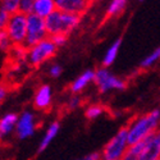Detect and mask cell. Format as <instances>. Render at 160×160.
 <instances>
[{
	"mask_svg": "<svg viewBox=\"0 0 160 160\" xmlns=\"http://www.w3.org/2000/svg\"><path fill=\"white\" fill-rule=\"evenodd\" d=\"M126 128L128 132L129 145L143 141L160 129V109L156 108L133 118L126 126Z\"/></svg>",
	"mask_w": 160,
	"mask_h": 160,
	"instance_id": "1",
	"label": "cell"
},
{
	"mask_svg": "<svg viewBox=\"0 0 160 160\" xmlns=\"http://www.w3.org/2000/svg\"><path fill=\"white\" fill-rule=\"evenodd\" d=\"M127 155L136 160H160V129L143 141L131 145Z\"/></svg>",
	"mask_w": 160,
	"mask_h": 160,
	"instance_id": "2",
	"label": "cell"
},
{
	"mask_svg": "<svg viewBox=\"0 0 160 160\" xmlns=\"http://www.w3.org/2000/svg\"><path fill=\"white\" fill-rule=\"evenodd\" d=\"M129 146L128 132L124 126L105 143L102 150L100 151L101 158L105 160H123L128 154Z\"/></svg>",
	"mask_w": 160,
	"mask_h": 160,
	"instance_id": "3",
	"label": "cell"
},
{
	"mask_svg": "<svg viewBox=\"0 0 160 160\" xmlns=\"http://www.w3.org/2000/svg\"><path fill=\"white\" fill-rule=\"evenodd\" d=\"M58 46L54 44V41L51 40V37H46L42 41H40L38 44L31 46L27 49V57H26V62H27L31 67L36 68V67L42 65L44 63L49 62L51 58H54Z\"/></svg>",
	"mask_w": 160,
	"mask_h": 160,
	"instance_id": "4",
	"label": "cell"
},
{
	"mask_svg": "<svg viewBox=\"0 0 160 160\" xmlns=\"http://www.w3.org/2000/svg\"><path fill=\"white\" fill-rule=\"evenodd\" d=\"M27 17L28 14H24L22 12L13 13L10 14L5 28H3L14 46H24L27 38Z\"/></svg>",
	"mask_w": 160,
	"mask_h": 160,
	"instance_id": "5",
	"label": "cell"
},
{
	"mask_svg": "<svg viewBox=\"0 0 160 160\" xmlns=\"http://www.w3.org/2000/svg\"><path fill=\"white\" fill-rule=\"evenodd\" d=\"M94 83L100 94H108L110 91H123L127 87L124 79L117 77L108 67H100L95 71Z\"/></svg>",
	"mask_w": 160,
	"mask_h": 160,
	"instance_id": "6",
	"label": "cell"
},
{
	"mask_svg": "<svg viewBox=\"0 0 160 160\" xmlns=\"http://www.w3.org/2000/svg\"><path fill=\"white\" fill-rule=\"evenodd\" d=\"M46 37H49V35L46 30L45 19L38 17L37 14L30 13L27 17V38H26L24 46L28 49L45 40Z\"/></svg>",
	"mask_w": 160,
	"mask_h": 160,
	"instance_id": "7",
	"label": "cell"
},
{
	"mask_svg": "<svg viewBox=\"0 0 160 160\" xmlns=\"http://www.w3.org/2000/svg\"><path fill=\"white\" fill-rule=\"evenodd\" d=\"M37 126H38L37 115L31 110H24L19 114L14 135L19 140H27L36 133Z\"/></svg>",
	"mask_w": 160,
	"mask_h": 160,
	"instance_id": "8",
	"label": "cell"
},
{
	"mask_svg": "<svg viewBox=\"0 0 160 160\" xmlns=\"http://www.w3.org/2000/svg\"><path fill=\"white\" fill-rule=\"evenodd\" d=\"M33 108L38 112H48L52 104V88L48 83L40 85L33 94Z\"/></svg>",
	"mask_w": 160,
	"mask_h": 160,
	"instance_id": "9",
	"label": "cell"
},
{
	"mask_svg": "<svg viewBox=\"0 0 160 160\" xmlns=\"http://www.w3.org/2000/svg\"><path fill=\"white\" fill-rule=\"evenodd\" d=\"M92 0H55L57 10L68 14L82 16L88 10Z\"/></svg>",
	"mask_w": 160,
	"mask_h": 160,
	"instance_id": "10",
	"label": "cell"
},
{
	"mask_svg": "<svg viewBox=\"0 0 160 160\" xmlns=\"http://www.w3.org/2000/svg\"><path fill=\"white\" fill-rule=\"evenodd\" d=\"M45 23H46V30H48L49 37H52L55 35H67L63 12L55 10L52 14H50L48 18H45Z\"/></svg>",
	"mask_w": 160,
	"mask_h": 160,
	"instance_id": "11",
	"label": "cell"
},
{
	"mask_svg": "<svg viewBox=\"0 0 160 160\" xmlns=\"http://www.w3.org/2000/svg\"><path fill=\"white\" fill-rule=\"evenodd\" d=\"M95 82V71L92 69H87L85 72H82L74 81L71 83L69 86V91L72 95H79L82 91H85L90 83Z\"/></svg>",
	"mask_w": 160,
	"mask_h": 160,
	"instance_id": "12",
	"label": "cell"
},
{
	"mask_svg": "<svg viewBox=\"0 0 160 160\" xmlns=\"http://www.w3.org/2000/svg\"><path fill=\"white\" fill-rule=\"evenodd\" d=\"M18 118L19 114L14 112H8L3 114L2 119H0V135H2V137H8L12 133H16Z\"/></svg>",
	"mask_w": 160,
	"mask_h": 160,
	"instance_id": "13",
	"label": "cell"
},
{
	"mask_svg": "<svg viewBox=\"0 0 160 160\" xmlns=\"http://www.w3.org/2000/svg\"><path fill=\"white\" fill-rule=\"evenodd\" d=\"M60 131V122L59 121H52L51 123H49L48 128L45 129L44 135L40 140L38 143V151H44L49 148V145L55 140V137L58 136V133Z\"/></svg>",
	"mask_w": 160,
	"mask_h": 160,
	"instance_id": "14",
	"label": "cell"
},
{
	"mask_svg": "<svg viewBox=\"0 0 160 160\" xmlns=\"http://www.w3.org/2000/svg\"><path fill=\"white\" fill-rule=\"evenodd\" d=\"M55 10H57L55 0H36L33 9H32V13L45 19L50 14H52Z\"/></svg>",
	"mask_w": 160,
	"mask_h": 160,
	"instance_id": "15",
	"label": "cell"
},
{
	"mask_svg": "<svg viewBox=\"0 0 160 160\" xmlns=\"http://www.w3.org/2000/svg\"><path fill=\"white\" fill-rule=\"evenodd\" d=\"M121 45H122V38H117L115 41H113L110 44V46L106 49L105 54L102 57V67H109L115 62L118 54H119V49H121Z\"/></svg>",
	"mask_w": 160,
	"mask_h": 160,
	"instance_id": "16",
	"label": "cell"
},
{
	"mask_svg": "<svg viewBox=\"0 0 160 160\" xmlns=\"http://www.w3.org/2000/svg\"><path fill=\"white\" fill-rule=\"evenodd\" d=\"M106 113V108L101 104H90L85 109V117L88 121H96Z\"/></svg>",
	"mask_w": 160,
	"mask_h": 160,
	"instance_id": "17",
	"label": "cell"
},
{
	"mask_svg": "<svg viewBox=\"0 0 160 160\" xmlns=\"http://www.w3.org/2000/svg\"><path fill=\"white\" fill-rule=\"evenodd\" d=\"M160 60V48H156L155 50H152L149 55H146L141 63H140V68L141 69H149L151 67H154L158 62Z\"/></svg>",
	"mask_w": 160,
	"mask_h": 160,
	"instance_id": "18",
	"label": "cell"
},
{
	"mask_svg": "<svg viewBox=\"0 0 160 160\" xmlns=\"http://www.w3.org/2000/svg\"><path fill=\"white\" fill-rule=\"evenodd\" d=\"M127 5V0H112L109 5L106 7V16L108 17H114L118 16L119 13H122Z\"/></svg>",
	"mask_w": 160,
	"mask_h": 160,
	"instance_id": "19",
	"label": "cell"
},
{
	"mask_svg": "<svg viewBox=\"0 0 160 160\" xmlns=\"http://www.w3.org/2000/svg\"><path fill=\"white\" fill-rule=\"evenodd\" d=\"M21 0H2V9L7 10L9 14L19 12Z\"/></svg>",
	"mask_w": 160,
	"mask_h": 160,
	"instance_id": "20",
	"label": "cell"
},
{
	"mask_svg": "<svg viewBox=\"0 0 160 160\" xmlns=\"http://www.w3.org/2000/svg\"><path fill=\"white\" fill-rule=\"evenodd\" d=\"M13 42H12V40L9 38L8 33L2 30L0 31V49H2L3 52H9L12 49H13Z\"/></svg>",
	"mask_w": 160,
	"mask_h": 160,
	"instance_id": "21",
	"label": "cell"
},
{
	"mask_svg": "<svg viewBox=\"0 0 160 160\" xmlns=\"http://www.w3.org/2000/svg\"><path fill=\"white\" fill-rule=\"evenodd\" d=\"M81 105H82V100H81V96L79 95H71L68 98V100H67V104H65L68 110H76Z\"/></svg>",
	"mask_w": 160,
	"mask_h": 160,
	"instance_id": "22",
	"label": "cell"
},
{
	"mask_svg": "<svg viewBox=\"0 0 160 160\" xmlns=\"http://www.w3.org/2000/svg\"><path fill=\"white\" fill-rule=\"evenodd\" d=\"M35 2H36V0H21L19 12L24 13V14H30V13H32Z\"/></svg>",
	"mask_w": 160,
	"mask_h": 160,
	"instance_id": "23",
	"label": "cell"
},
{
	"mask_svg": "<svg viewBox=\"0 0 160 160\" xmlns=\"http://www.w3.org/2000/svg\"><path fill=\"white\" fill-rule=\"evenodd\" d=\"M62 72H63L62 65H59V64H57V63H55V64H51V65L49 67V69H48L49 76L52 77V78L60 77V76H62Z\"/></svg>",
	"mask_w": 160,
	"mask_h": 160,
	"instance_id": "24",
	"label": "cell"
},
{
	"mask_svg": "<svg viewBox=\"0 0 160 160\" xmlns=\"http://www.w3.org/2000/svg\"><path fill=\"white\" fill-rule=\"evenodd\" d=\"M51 40L54 41V44L58 46V48H62L67 44V40H68V36L67 35H55V36H52Z\"/></svg>",
	"mask_w": 160,
	"mask_h": 160,
	"instance_id": "25",
	"label": "cell"
},
{
	"mask_svg": "<svg viewBox=\"0 0 160 160\" xmlns=\"http://www.w3.org/2000/svg\"><path fill=\"white\" fill-rule=\"evenodd\" d=\"M9 18H10V14L7 12V10H4V9H0V28H5V26H7V23H8V21H9Z\"/></svg>",
	"mask_w": 160,
	"mask_h": 160,
	"instance_id": "26",
	"label": "cell"
},
{
	"mask_svg": "<svg viewBox=\"0 0 160 160\" xmlns=\"http://www.w3.org/2000/svg\"><path fill=\"white\" fill-rule=\"evenodd\" d=\"M101 159V152L99 151H92L82 158H78V159H74V160H100Z\"/></svg>",
	"mask_w": 160,
	"mask_h": 160,
	"instance_id": "27",
	"label": "cell"
},
{
	"mask_svg": "<svg viewBox=\"0 0 160 160\" xmlns=\"http://www.w3.org/2000/svg\"><path fill=\"white\" fill-rule=\"evenodd\" d=\"M7 96H8V86L2 85V87H0V100H2V102L5 100Z\"/></svg>",
	"mask_w": 160,
	"mask_h": 160,
	"instance_id": "28",
	"label": "cell"
},
{
	"mask_svg": "<svg viewBox=\"0 0 160 160\" xmlns=\"http://www.w3.org/2000/svg\"><path fill=\"white\" fill-rule=\"evenodd\" d=\"M123 160H136V159H135V158H132V156H129V155H127Z\"/></svg>",
	"mask_w": 160,
	"mask_h": 160,
	"instance_id": "29",
	"label": "cell"
},
{
	"mask_svg": "<svg viewBox=\"0 0 160 160\" xmlns=\"http://www.w3.org/2000/svg\"><path fill=\"white\" fill-rule=\"evenodd\" d=\"M138 2H145V0H138Z\"/></svg>",
	"mask_w": 160,
	"mask_h": 160,
	"instance_id": "30",
	"label": "cell"
},
{
	"mask_svg": "<svg viewBox=\"0 0 160 160\" xmlns=\"http://www.w3.org/2000/svg\"><path fill=\"white\" fill-rule=\"evenodd\" d=\"M100 160H105V159H102V158H101V159H100Z\"/></svg>",
	"mask_w": 160,
	"mask_h": 160,
	"instance_id": "31",
	"label": "cell"
},
{
	"mask_svg": "<svg viewBox=\"0 0 160 160\" xmlns=\"http://www.w3.org/2000/svg\"><path fill=\"white\" fill-rule=\"evenodd\" d=\"M92 2H94V0H92Z\"/></svg>",
	"mask_w": 160,
	"mask_h": 160,
	"instance_id": "32",
	"label": "cell"
}]
</instances>
